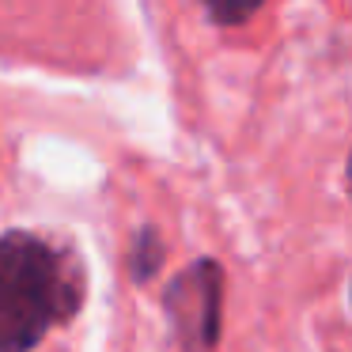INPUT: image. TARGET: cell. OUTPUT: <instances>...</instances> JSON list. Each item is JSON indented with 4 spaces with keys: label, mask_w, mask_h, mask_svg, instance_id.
<instances>
[{
    "label": "cell",
    "mask_w": 352,
    "mask_h": 352,
    "mask_svg": "<svg viewBox=\"0 0 352 352\" xmlns=\"http://www.w3.org/2000/svg\"><path fill=\"white\" fill-rule=\"evenodd\" d=\"M163 258H167L163 239L155 235L152 228H144L137 239H133V250H129V273H133V280H137V284L152 280V276L163 269Z\"/></svg>",
    "instance_id": "cell-3"
},
{
    "label": "cell",
    "mask_w": 352,
    "mask_h": 352,
    "mask_svg": "<svg viewBox=\"0 0 352 352\" xmlns=\"http://www.w3.org/2000/svg\"><path fill=\"white\" fill-rule=\"evenodd\" d=\"M205 4H208V16H212L216 23L235 27V23H246V19L258 16L265 0H205Z\"/></svg>",
    "instance_id": "cell-4"
},
{
    "label": "cell",
    "mask_w": 352,
    "mask_h": 352,
    "mask_svg": "<svg viewBox=\"0 0 352 352\" xmlns=\"http://www.w3.org/2000/svg\"><path fill=\"white\" fill-rule=\"evenodd\" d=\"M163 307L182 352H212L223 322V269L212 258L186 265L167 284Z\"/></svg>",
    "instance_id": "cell-2"
},
{
    "label": "cell",
    "mask_w": 352,
    "mask_h": 352,
    "mask_svg": "<svg viewBox=\"0 0 352 352\" xmlns=\"http://www.w3.org/2000/svg\"><path fill=\"white\" fill-rule=\"evenodd\" d=\"M84 307L76 258L31 231L0 235V352H34Z\"/></svg>",
    "instance_id": "cell-1"
}]
</instances>
